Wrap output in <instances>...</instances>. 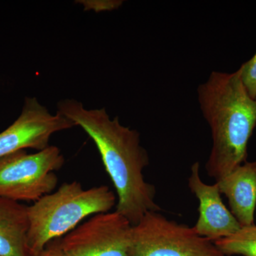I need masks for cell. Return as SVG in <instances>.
<instances>
[{"label": "cell", "mask_w": 256, "mask_h": 256, "mask_svg": "<svg viewBox=\"0 0 256 256\" xmlns=\"http://www.w3.org/2000/svg\"><path fill=\"white\" fill-rule=\"evenodd\" d=\"M76 127L62 114H53L36 98H26L21 114L0 132V158L22 150L41 151L56 132Z\"/></svg>", "instance_id": "obj_7"}, {"label": "cell", "mask_w": 256, "mask_h": 256, "mask_svg": "<svg viewBox=\"0 0 256 256\" xmlns=\"http://www.w3.org/2000/svg\"><path fill=\"white\" fill-rule=\"evenodd\" d=\"M36 256H63L56 245L46 248L42 252Z\"/></svg>", "instance_id": "obj_13"}, {"label": "cell", "mask_w": 256, "mask_h": 256, "mask_svg": "<svg viewBox=\"0 0 256 256\" xmlns=\"http://www.w3.org/2000/svg\"><path fill=\"white\" fill-rule=\"evenodd\" d=\"M216 182L220 194L228 200L230 212L240 226L254 225L256 207V161L242 163Z\"/></svg>", "instance_id": "obj_9"}, {"label": "cell", "mask_w": 256, "mask_h": 256, "mask_svg": "<svg viewBox=\"0 0 256 256\" xmlns=\"http://www.w3.org/2000/svg\"><path fill=\"white\" fill-rule=\"evenodd\" d=\"M188 186L198 201V220L193 227L197 234L214 242L238 232L242 226L222 201L217 183L202 181L198 162L192 165Z\"/></svg>", "instance_id": "obj_8"}, {"label": "cell", "mask_w": 256, "mask_h": 256, "mask_svg": "<svg viewBox=\"0 0 256 256\" xmlns=\"http://www.w3.org/2000/svg\"><path fill=\"white\" fill-rule=\"evenodd\" d=\"M116 200L106 185L84 190L82 184L74 181L34 202L28 206L31 255H38L50 242L66 235L87 217L110 212Z\"/></svg>", "instance_id": "obj_3"}, {"label": "cell", "mask_w": 256, "mask_h": 256, "mask_svg": "<svg viewBox=\"0 0 256 256\" xmlns=\"http://www.w3.org/2000/svg\"><path fill=\"white\" fill-rule=\"evenodd\" d=\"M197 92L213 140L206 170L217 182L246 162L256 126V101L246 90L239 70L212 72Z\"/></svg>", "instance_id": "obj_2"}, {"label": "cell", "mask_w": 256, "mask_h": 256, "mask_svg": "<svg viewBox=\"0 0 256 256\" xmlns=\"http://www.w3.org/2000/svg\"></svg>", "instance_id": "obj_14"}, {"label": "cell", "mask_w": 256, "mask_h": 256, "mask_svg": "<svg viewBox=\"0 0 256 256\" xmlns=\"http://www.w3.org/2000/svg\"><path fill=\"white\" fill-rule=\"evenodd\" d=\"M65 159L60 148L50 146L33 154L26 150L0 158V197L15 202H36L54 192L55 172Z\"/></svg>", "instance_id": "obj_4"}, {"label": "cell", "mask_w": 256, "mask_h": 256, "mask_svg": "<svg viewBox=\"0 0 256 256\" xmlns=\"http://www.w3.org/2000/svg\"><path fill=\"white\" fill-rule=\"evenodd\" d=\"M57 108L95 142L117 192L116 212L136 225L148 212L161 210L156 202V188L143 174L149 156L136 130L121 124L118 117L111 119L105 108L88 110L72 99L60 101Z\"/></svg>", "instance_id": "obj_1"}, {"label": "cell", "mask_w": 256, "mask_h": 256, "mask_svg": "<svg viewBox=\"0 0 256 256\" xmlns=\"http://www.w3.org/2000/svg\"><path fill=\"white\" fill-rule=\"evenodd\" d=\"M130 256H224L193 227L148 212L131 230Z\"/></svg>", "instance_id": "obj_5"}, {"label": "cell", "mask_w": 256, "mask_h": 256, "mask_svg": "<svg viewBox=\"0 0 256 256\" xmlns=\"http://www.w3.org/2000/svg\"><path fill=\"white\" fill-rule=\"evenodd\" d=\"M28 228V206L0 197V256H32Z\"/></svg>", "instance_id": "obj_10"}, {"label": "cell", "mask_w": 256, "mask_h": 256, "mask_svg": "<svg viewBox=\"0 0 256 256\" xmlns=\"http://www.w3.org/2000/svg\"><path fill=\"white\" fill-rule=\"evenodd\" d=\"M242 84L248 95L256 99V53L238 69Z\"/></svg>", "instance_id": "obj_12"}, {"label": "cell", "mask_w": 256, "mask_h": 256, "mask_svg": "<svg viewBox=\"0 0 256 256\" xmlns=\"http://www.w3.org/2000/svg\"><path fill=\"white\" fill-rule=\"evenodd\" d=\"M214 242L224 256H256V226L240 227L236 233Z\"/></svg>", "instance_id": "obj_11"}, {"label": "cell", "mask_w": 256, "mask_h": 256, "mask_svg": "<svg viewBox=\"0 0 256 256\" xmlns=\"http://www.w3.org/2000/svg\"><path fill=\"white\" fill-rule=\"evenodd\" d=\"M132 227L116 210L97 214L56 246L63 256H130Z\"/></svg>", "instance_id": "obj_6"}]
</instances>
